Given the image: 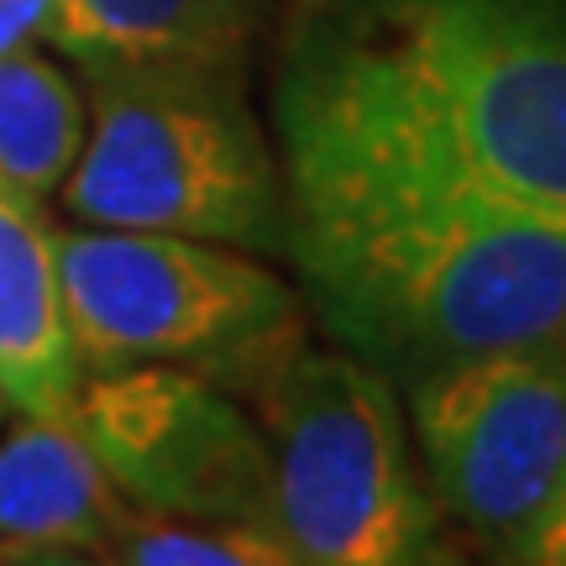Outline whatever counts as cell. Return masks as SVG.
<instances>
[{"instance_id": "7a4b0ae2", "label": "cell", "mask_w": 566, "mask_h": 566, "mask_svg": "<svg viewBox=\"0 0 566 566\" xmlns=\"http://www.w3.org/2000/svg\"><path fill=\"white\" fill-rule=\"evenodd\" d=\"M268 126L566 210V0H289Z\"/></svg>"}, {"instance_id": "9c48e42d", "label": "cell", "mask_w": 566, "mask_h": 566, "mask_svg": "<svg viewBox=\"0 0 566 566\" xmlns=\"http://www.w3.org/2000/svg\"><path fill=\"white\" fill-rule=\"evenodd\" d=\"M137 514L111 493L74 420H32L0 436V566L63 551H116Z\"/></svg>"}, {"instance_id": "8fae6325", "label": "cell", "mask_w": 566, "mask_h": 566, "mask_svg": "<svg viewBox=\"0 0 566 566\" xmlns=\"http://www.w3.org/2000/svg\"><path fill=\"white\" fill-rule=\"evenodd\" d=\"M84 84L32 53V42L17 53H0V184L21 189L32 200L59 195L74 174L84 147Z\"/></svg>"}, {"instance_id": "7c38bea8", "label": "cell", "mask_w": 566, "mask_h": 566, "mask_svg": "<svg viewBox=\"0 0 566 566\" xmlns=\"http://www.w3.org/2000/svg\"><path fill=\"white\" fill-rule=\"evenodd\" d=\"M122 566H294L273 525H163L132 520Z\"/></svg>"}, {"instance_id": "ba28073f", "label": "cell", "mask_w": 566, "mask_h": 566, "mask_svg": "<svg viewBox=\"0 0 566 566\" xmlns=\"http://www.w3.org/2000/svg\"><path fill=\"white\" fill-rule=\"evenodd\" d=\"M84 367L69 342L59 226L42 200L0 184V394L11 415L69 420Z\"/></svg>"}, {"instance_id": "277c9868", "label": "cell", "mask_w": 566, "mask_h": 566, "mask_svg": "<svg viewBox=\"0 0 566 566\" xmlns=\"http://www.w3.org/2000/svg\"><path fill=\"white\" fill-rule=\"evenodd\" d=\"M252 399L273 457V535L294 566H451L384 367L300 342Z\"/></svg>"}, {"instance_id": "5bb4252c", "label": "cell", "mask_w": 566, "mask_h": 566, "mask_svg": "<svg viewBox=\"0 0 566 566\" xmlns=\"http://www.w3.org/2000/svg\"><path fill=\"white\" fill-rule=\"evenodd\" d=\"M48 17H53V0H0V53L38 42Z\"/></svg>"}, {"instance_id": "8992f818", "label": "cell", "mask_w": 566, "mask_h": 566, "mask_svg": "<svg viewBox=\"0 0 566 566\" xmlns=\"http://www.w3.org/2000/svg\"><path fill=\"white\" fill-rule=\"evenodd\" d=\"M69 420L137 520L273 525L263 420L231 388L184 367H111L84 373Z\"/></svg>"}, {"instance_id": "4fadbf2b", "label": "cell", "mask_w": 566, "mask_h": 566, "mask_svg": "<svg viewBox=\"0 0 566 566\" xmlns=\"http://www.w3.org/2000/svg\"><path fill=\"white\" fill-rule=\"evenodd\" d=\"M514 566H566V472L562 483L551 488L546 509L535 514V525L525 530L520 551L509 556Z\"/></svg>"}, {"instance_id": "30bf717a", "label": "cell", "mask_w": 566, "mask_h": 566, "mask_svg": "<svg viewBox=\"0 0 566 566\" xmlns=\"http://www.w3.org/2000/svg\"><path fill=\"white\" fill-rule=\"evenodd\" d=\"M283 0H53L42 42L74 69L101 63H247Z\"/></svg>"}, {"instance_id": "3957f363", "label": "cell", "mask_w": 566, "mask_h": 566, "mask_svg": "<svg viewBox=\"0 0 566 566\" xmlns=\"http://www.w3.org/2000/svg\"><path fill=\"white\" fill-rule=\"evenodd\" d=\"M80 84L90 122L59 189L74 221L283 258V168L247 63H101Z\"/></svg>"}, {"instance_id": "52a82bcc", "label": "cell", "mask_w": 566, "mask_h": 566, "mask_svg": "<svg viewBox=\"0 0 566 566\" xmlns=\"http://www.w3.org/2000/svg\"><path fill=\"white\" fill-rule=\"evenodd\" d=\"M405 394L441 514L514 556L566 472V346L457 357L409 378Z\"/></svg>"}, {"instance_id": "6da1fadb", "label": "cell", "mask_w": 566, "mask_h": 566, "mask_svg": "<svg viewBox=\"0 0 566 566\" xmlns=\"http://www.w3.org/2000/svg\"><path fill=\"white\" fill-rule=\"evenodd\" d=\"M273 147L283 258L336 346L394 384L566 346V210L325 132H273Z\"/></svg>"}, {"instance_id": "5b68a950", "label": "cell", "mask_w": 566, "mask_h": 566, "mask_svg": "<svg viewBox=\"0 0 566 566\" xmlns=\"http://www.w3.org/2000/svg\"><path fill=\"white\" fill-rule=\"evenodd\" d=\"M69 342L84 373L184 367L258 394L304 342V300L258 252L168 231H59Z\"/></svg>"}, {"instance_id": "9a60e30c", "label": "cell", "mask_w": 566, "mask_h": 566, "mask_svg": "<svg viewBox=\"0 0 566 566\" xmlns=\"http://www.w3.org/2000/svg\"><path fill=\"white\" fill-rule=\"evenodd\" d=\"M6 566H122V562H95L90 551H63V556H27V562H6Z\"/></svg>"}, {"instance_id": "2e32d148", "label": "cell", "mask_w": 566, "mask_h": 566, "mask_svg": "<svg viewBox=\"0 0 566 566\" xmlns=\"http://www.w3.org/2000/svg\"><path fill=\"white\" fill-rule=\"evenodd\" d=\"M0 409H6V394H0Z\"/></svg>"}]
</instances>
